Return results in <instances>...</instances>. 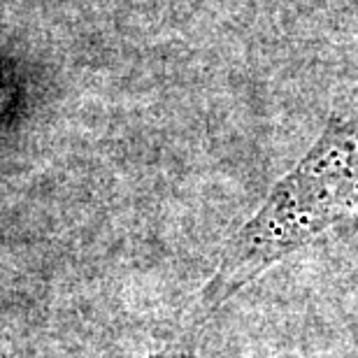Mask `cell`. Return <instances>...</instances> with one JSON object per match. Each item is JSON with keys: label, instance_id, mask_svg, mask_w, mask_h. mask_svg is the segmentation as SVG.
Listing matches in <instances>:
<instances>
[{"label": "cell", "instance_id": "obj_1", "mask_svg": "<svg viewBox=\"0 0 358 358\" xmlns=\"http://www.w3.org/2000/svg\"><path fill=\"white\" fill-rule=\"evenodd\" d=\"M354 214H358V77L335 100L317 142L226 242L184 328H200L275 263Z\"/></svg>", "mask_w": 358, "mask_h": 358}, {"label": "cell", "instance_id": "obj_2", "mask_svg": "<svg viewBox=\"0 0 358 358\" xmlns=\"http://www.w3.org/2000/svg\"><path fill=\"white\" fill-rule=\"evenodd\" d=\"M191 335L189 331H182V335L173 342L170 347L166 349H161V352H156L152 356H147V358H200L196 354V349H193V340H191Z\"/></svg>", "mask_w": 358, "mask_h": 358}]
</instances>
